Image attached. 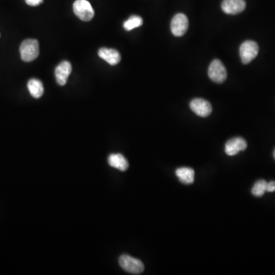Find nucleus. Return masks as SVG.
Segmentation results:
<instances>
[{
    "label": "nucleus",
    "mask_w": 275,
    "mask_h": 275,
    "mask_svg": "<svg viewBox=\"0 0 275 275\" xmlns=\"http://www.w3.org/2000/svg\"><path fill=\"white\" fill-rule=\"evenodd\" d=\"M208 75L215 83H222L227 78V71L220 60H214L209 65Z\"/></svg>",
    "instance_id": "4"
},
{
    "label": "nucleus",
    "mask_w": 275,
    "mask_h": 275,
    "mask_svg": "<svg viewBox=\"0 0 275 275\" xmlns=\"http://www.w3.org/2000/svg\"><path fill=\"white\" fill-rule=\"evenodd\" d=\"M21 58L25 62H31L39 55V43L36 39H26L21 44Z\"/></svg>",
    "instance_id": "1"
},
{
    "label": "nucleus",
    "mask_w": 275,
    "mask_h": 275,
    "mask_svg": "<svg viewBox=\"0 0 275 275\" xmlns=\"http://www.w3.org/2000/svg\"><path fill=\"white\" fill-rule=\"evenodd\" d=\"M44 0H26V3L31 6H37L42 3Z\"/></svg>",
    "instance_id": "17"
},
{
    "label": "nucleus",
    "mask_w": 275,
    "mask_h": 275,
    "mask_svg": "<svg viewBox=\"0 0 275 275\" xmlns=\"http://www.w3.org/2000/svg\"><path fill=\"white\" fill-rule=\"evenodd\" d=\"M267 191L271 193L275 191V181H271V182L268 183V186H267Z\"/></svg>",
    "instance_id": "18"
},
{
    "label": "nucleus",
    "mask_w": 275,
    "mask_h": 275,
    "mask_svg": "<svg viewBox=\"0 0 275 275\" xmlns=\"http://www.w3.org/2000/svg\"><path fill=\"white\" fill-rule=\"evenodd\" d=\"M118 262L124 271L133 275H140L145 269L143 263L140 260L129 255H122L120 257Z\"/></svg>",
    "instance_id": "2"
},
{
    "label": "nucleus",
    "mask_w": 275,
    "mask_h": 275,
    "mask_svg": "<svg viewBox=\"0 0 275 275\" xmlns=\"http://www.w3.org/2000/svg\"><path fill=\"white\" fill-rule=\"evenodd\" d=\"M274 157H275V151H274Z\"/></svg>",
    "instance_id": "19"
},
{
    "label": "nucleus",
    "mask_w": 275,
    "mask_h": 275,
    "mask_svg": "<svg viewBox=\"0 0 275 275\" xmlns=\"http://www.w3.org/2000/svg\"><path fill=\"white\" fill-rule=\"evenodd\" d=\"M259 51L258 44L253 41H246L240 47V57L244 64H248L256 58Z\"/></svg>",
    "instance_id": "5"
},
{
    "label": "nucleus",
    "mask_w": 275,
    "mask_h": 275,
    "mask_svg": "<svg viewBox=\"0 0 275 275\" xmlns=\"http://www.w3.org/2000/svg\"><path fill=\"white\" fill-rule=\"evenodd\" d=\"M29 93L34 98L39 99L44 93V86L42 83L38 79H31L28 83Z\"/></svg>",
    "instance_id": "14"
},
{
    "label": "nucleus",
    "mask_w": 275,
    "mask_h": 275,
    "mask_svg": "<svg viewBox=\"0 0 275 275\" xmlns=\"http://www.w3.org/2000/svg\"><path fill=\"white\" fill-rule=\"evenodd\" d=\"M142 24H143V20L140 16L132 15L128 20L124 22L123 27L126 31H131L135 28L140 27Z\"/></svg>",
    "instance_id": "15"
},
{
    "label": "nucleus",
    "mask_w": 275,
    "mask_h": 275,
    "mask_svg": "<svg viewBox=\"0 0 275 275\" xmlns=\"http://www.w3.org/2000/svg\"><path fill=\"white\" fill-rule=\"evenodd\" d=\"M246 7L245 0H223L222 9L223 12L230 15H236L243 12Z\"/></svg>",
    "instance_id": "8"
},
{
    "label": "nucleus",
    "mask_w": 275,
    "mask_h": 275,
    "mask_svg": "<svg viewBox=\"0 0 275 275\" xmlns=\"http://www.w3.org/2000/svg\"><path fill=\"white\" fill-rule=\"evenodd\" d=\"M72 71V66L69 61H62L55 69V78L57 83L64 86L68 82V78Z\"/></svg>",
    "instance_id": "9"
},
{
    "label": "nucleus",
    "mask_w": 275,
    "mask_h": 275,
    "mask_svg": "<svg viewBox=\"0 0 275 275\" xmlns=\"http://www.w3.org/2000/svg\"><path fill=\"white\" fill-rule=\"evenodd\" d=\"M73 9L75 15L83 22H89L94 16V10L87 0H76Z\"/></svg>",
    "instance_id": "3"
},
{
    "label": "nucleus",
    "mask_w": 275,
    "mask_h": 275,
    "mask_svg": "<svg viewBox=\"0 0 275 275\" xmlns=\"http://www.w3.org/2000/svg\"><path fill=\"white\" fill-rule=\"evenodd\" d=\"M267 186H268V183L264 180L257 181L254 185L253 188H252V194L254 196H258V197L263 196L267 191Z\"/></svg>",
    "instance_id": "16"
},
{
    "label": "nucleus",
    "mask_w": 275,
    "mask_h": 275,
    "mask_svg": "<svg viewBox=\"0 0 275 275\" xmlns=\"http://www.w3.org/2000/svg\"><path fill=\"white\" fill-rule=\"evenodd\" d=\"M108 162L111 167L118 169L120 171H125L128 168V160L121 154L110 155L109 156Z\"/></svg>",
    "instance_id": "12"
},
{
    "label": "nucleus",
    "mask_w": 275,
    "mask_h": 275,
    "mask_svg": "<svg viewBox=\"0 0 275 275\" xmlns=\"http://www.w3.org/2000/svg\"><path fill=\"white\" fill-rule=\"evenodd\" d=\"M191 109L194 113L201 117H206L212 113V106L203 99H194L191 101Z\"/></svg>",
    "instance_id": "7"
},
{
    "label": "nucleus",
    "mask_w": 275,
    "mask_h": 275,
    "mask_svg": "<svg viewBox=\"0 0 275 275\" xmlns=\"http://www.w3.org/2000/svg\"><path fill=\"white\" fill-rule=\"evenodd\" d=\"M188 26H189V22H188V17L184 14H177L171 21V32L174 36L181 37L187 32Z\"/></svg>",
    "instance_id": "6"
},
{
    "label": "nucleus",
    "mask_w": 275,
    "mask_h": 275,
    "mask_svg": "<svg viewBox=\"0 0 275 275\" xmlns=\"http://www.w3.org/2000/svg\"><path fill=\"white\" fill-rule=\"evenodd\" d=\"M100 58L107 61L110 65H117L121 61V55L117 50L102 47L98 52Z\"/></svg>",
    "instance_id": "11"
},
{
    "label": "nucleus",
    "mask_w": 275,
    "mask_h": 275,
    "mask_svg": "<svg viewBox=\"0 0 275 275\" xmlns=\"http://www.w3.org/2000/svg\"><path fill=\"white\" fill-rule=\"evenodd\" d=\"M176 175L183 184H191L194 183L195 172L190 167H181L176 171Z\"/></svg>",
    "instance_id": "13"
},
{
    "label": "nucleus",
    "mask_w": 275,
    "mask_h": 275,
    "mask_svg": "<svg viewBox=\"0 0 275 275\" xmlns=\"http://www.w3.org/2000/svg\"><path fill=\"white\" fill-rule=\"evenodd\" d=\"M246 148V141L241 137H237V138L230 139V141L226 142L225 151L228 156H234L238 152L245 150Z\"/></svg>",
    "instance_id": "10"
}]
</instances>
